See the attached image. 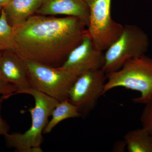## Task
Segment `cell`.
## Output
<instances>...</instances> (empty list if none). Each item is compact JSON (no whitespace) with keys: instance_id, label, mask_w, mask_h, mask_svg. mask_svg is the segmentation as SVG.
<instances>
[{"instance_id":"cell-1","label":"cell","mask_w":152,"mask_h":152,"mask_svg":"<svg viewBox=\"0 0 152 152\" xmlns=\"http://www.w3.org/2000/svg\"><path fill=\"white\" fill-rule=\"evenodd\" d=\"M86 28L76 17L35 14L26 21L12 27L14 51L23 60L58 67L80 43L87 32Z\"/></svg>"},{"instance_id":"cell-2","label":"cell","mask_w":152,"mask_h":152,"mask_svg":"<svg viewBox=\"0 0 152 152\" xmlns=\"http://www.w3.org/2000/svg\"><path fill=\"white\" fill-rule=\"evenodd\" d=\"M24 94L31 95L34 99V107L28 110L31 117V125L24 133L6 134L4 137L6 144L9 148L15 149L17 152H43L41 145L44 129L59 102L32 88Z\"/></svg>"},{"instance_id":"cell-3","label":"cell","mask_w":152,"mask_h":152,"mask_svg":"<svg viewBox=\"0 0 152 152\" xmlns=\"http://www.w3.org/2000/svg\"><path fill=\"white\" fill-rule=\"evenodd\" d=\"M106 76L104 94L118 87L137 91L140 96L133 101L143 104L152 96V58L143 55L131 59L119 70Z\"/></svg>"},{"instance_id":"cell-4","label":"cell","mask_w":152,"mask_h":152,"mask_svg":"<svg viewBox=\"0 0 152 152\" xmlns=\"http://www.w3.org/2000/svg\"><path fill=\"white\" fill-rule=\"evenodd\" d=\"M148 36L137 26L126 25L119 38L106 50L103 71L106 74L119 70L128 60L145 55Z\"/></svg>"},{"instance_id":"cell-5","label":"cell","mask_w":152,"mask_h":152,"mask_svg":"<svg viewBox=\"0 0 152 152\" xmlns=\"http://www.w3.org/2000/svg\"><path fill=\"white\" fill-rule=\"evenodd\" d=\"M31 87L58 102L67 99L78 76L40 63L24 60Z\"/></svg>"},{"instance_id":"cell-6","label":"cell","mask_w":152,"mask_h":152,"mask_svg":"<svg viewBox=\"0 0 152 152\" xmlns=\"http://www.w3.org/2000/svg\"><path fill=\"white\" fill-rule=\"evenodd\" d=\"M83 1L89 10L87 31L96 47L104 51L121 35L124 26L112 18V0Z\"/></svg>"},{"instance_id":"cell-7","label":"cell","mask_w":152,"mask_h":152,"mask_svg":"<svg viewBox=\"0 0 152 152\" xmlns=\"http://www.w3.org/2000/svg\"><path fill=\"white\" fill-rule=\"evenodd\" d=\"M106 81L102 69L87 71L78 76L69 91L68 99L77 108L81 116L94 108L99 98L104 94Z\"/></svg>"},{"instance_id":"cell-8","label":"cell","mask_w":152,"mask_h":152,"mask_svg":"<svg viewBox=\"0 0 152 152\" xmlns=\"http://www.w3.org/2000/svg\"><path fill=\"white\" fill-rule=\"evenodd\" d=\"M105 60L104 52L96 47L87 31L80 43L58 68L78 76L87 71L102 69Z\"/></svg>"},{"instance_id":"cell-9","label":"cell","mask_w":152,"mask_h":152,"mask_svg":"<svg viewBox=\"0 0 152 152\" xmlns=\"http://www.w3.org/2000/svg\"><path fill=\"white\" fill-rule=\"evenodd\" d=\"M0 78L16 87L15 95L24 94L31 88L24 61L13 50L2 52Z\"/></svg>"},{"instance_id":"cell-10","label":"cell","mask_w":152,"mask_h":152,"mask_svg":"<svg viewBox=\"0 0 152 152\" xmlns=\"http://www.w3.org/2000/svg\"><path fill=\"white\" fill-rule=\"evenodd\" d=\"M36 14L66 15L80 19L87 28L89 24V10L83 0H43Z\"/></svg>"},{"instance_id":"cell-11","label":"cell","mask_w":152,"mask_h":152,"mask_svg":"<svg viewBox=\"0 0 152 152\" xmlns=\"http://www.w3.org/2000/svg\"><path fill=\"white\" fill-rule=\"evenodd\" d=\"M43 0H11L2 9L11 26L20 24L36 14Z\"/></svg>"},{"instance_id":"cell-12","label":"cell","mask_w":152,"mask_h":152,"mask_svg":"<svg viewBox=\"0 0 152 152\" xmlns=\"http://www.w3.org/2000/svg\"><path fill=\"white\" fill-rule=\"evenodd\" d=\"M129 152H152V135L144 128L129 131L124 137Z\"/></svg>"},{"instance_id":"cell-13","label":"cell","mask_w":152,"mask_h":152,"mask_svg":"<svg viewBox=\"0 0 152 152\" xmlns=\"http://www.w3.org/2000/svg\"><path fill=\"white\" fill-rule=\"evenodd\" d=\"M51 119L44 129L43 134H49L61 122L66 119L81 116L78 109L67 99L59 102L52 112Z\"/></svg>"},{"instance_id":"cell-14","label":"cell","mask_w":152,"mask_h":152,"mask_svg":"<svg viewBox=\"0 0 152 152\" xmlns=\"http://www.w3.org/2000/svg\"><path fill=\"white\" fill-rule=\"evenodd\" d=\"M15 42L12 27L9 24L2 9L0 15V51L14 50Z\"/></svg>"},{"instance_id":"cell-15","label":"cell","mask_w":152,"mask_h":152,"mask_svg":"<svg viewBox=\"0 0 152 152\" xmlns=\"http://www.w3.org/2000/svg\"><path fill=\"white\" fill-rule=\"evenodd\" d=\"M144 105L145 107L141 115L140 121L142 127L152 135V96Z\"/></svg>"},{"instance_id":"cell-16","label":"cell","mask_w":152,"mask_h":152,"mask_svg":"<svg viewBox=\"0 0 152 152\" xmlns=\"http://www.w3.org/2000/svg\"><path fill=\"white\" fill-rule=\"evenodd\" d=\"M17 91L16 87L14 85L2 80H0V94L4 96L6 99L15 95Z\"/></svg>"},{"instance_id":"cell-17","label":"cell","mask_w":152,"mask_h":152,"mask_svg":"<svg viewBox=\"0 0 152 152\" xmlns=\"http://www.w3.org/2000/svg\"><path fill=\"white\" fill-rule=\"evenodd\" d=\"M5 99H6L4 96L0 97V135L4 136L8 133L10 131V126L3 119L1 114L2 104L3 101Z\"/></svg>"},{"instance_id":"cell-18","label":"cell","mask_w":152,"mask_h":152,"mask_svg":"<svg viewBox=\"0 0 152 152\" xmlns=\"http://www.w3.org/2000/svg\"><path fill=\"white\" fill-rule=\"evenodd\" d=\"M11 0H0V9L2 10L3 8L7 6Z\"/></svg>"},{"instance_id":"cell-19","label":"cell","mask_w":152,"mask_h":152,"mask_svg":"<svg viewBox=\"0 0 152 152\" xmlns=\"http://www.w3.org/2000/svg\"><path fill=\"white\" fill-rule=\"evenodd\" d=\"M2 51H0V64H1V59L2 56Z\"/></svg>"},{"instance_id":"cell-20","label":"cell","mask_w":152,"mask_h":152,"mask_svg":"<svg viewBox=\"0 0 152 152\" xmlns=\"http://www.w3.org/2000/svg\"><path fill=\"white\" fill-rule=\"evenodd\" d=\"M1 9H0V15H1Z\"/></svg>"},{"instance_id":"cell-21","label":"cell","mask_w":152,"mask_h":152,"mask_svg":"<svg viewBox=\"0 0 152 152\" xmlns=\"http://www.w3.org/2000/svg\"><path fill=\"white\" fill-rule=\"evenodd\" d=\"M1 80V79L0 78V80Z\"/></svg>"}]
</instances>
